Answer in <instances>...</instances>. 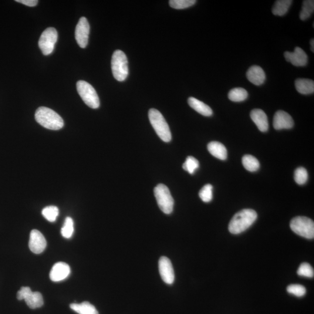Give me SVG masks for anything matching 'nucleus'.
<instances>
[{
  "instance_id": "1",
  "label": "nucleus",
  "mask_w": 314,
  "mask_h": 314,
  "mask_svg": "<svg viewBox=\"0 0 314 314\" xmlns=\"http://www.w3.org/2000/svg\"><path fill=\"white\" fill-rule=\"evenodd\" d=\"M257 214L251 209H245L234 215L229 225V231L232 234L238 235L247 230L254 224Z\"/></svg>"
},
{
  "instance_id": "2",
  "label": "nucleus",
  "mask_w": 314,
  "mask_h": 314,
  "mask_svg": "<svg viewBox=\"0 0 314 314\" xmlns=\"http://www.w3.org/2000/svg\"><path fill=\"white\" fill-rule=\"evenodd\" d=\"M35 119L40 126L50 130H60L64 126L63 119L58 114L45 107L36 110Z\"/></svg>"
},
{
  "instance_id": "3",
  "label": "nucleus",
  "mask_w": 314,
  "mask_h": 314,
  "mask_svg": "<svg viewBox=\"0 0 314 314\" xmlns=\"http://www.w3.org/2000/svg\"><path fill=\"white\" fill-rule=\"evenodd\" d=\"M148 117L151 126L158 136L165 142H170L172 139L171 132L163 115L159 111L151 109L148 112Z\"/></svg>"
},
{
  "instance_id": "4",
  "label": "nucleus",
  "mask_w": 314,
  "mask_h": 314,
  "mask_svg": "<svg viewBox=\"0 0 314 314\" xmlns=\"http://www.w3.org/2000/svg\"><path fill=\"white\" fill-rule=\"evenodd\" d=\"M111 69L114 78L123 82L129 75V67L126 56L123 51L116 50L113 54L111 60Z\"/></svg>"
},
{
  "instance_id": "5",
  "label": "nucleus",
  "mask_w": 314,
  "mask_h": 314,
  "mask_svg": "<svg viewBox=\"0 0 314 314\" xmlns=\"http://www.w3.org/2000/svg\"><path fill=\"white\" fill-rule=\"evenodd\" d=\"M76 88L79 96L87 106L93 109L100 107V99L95 89L90 84L83 80L76 83Z\"/></svg>"
},
{
  "instance_id": "6",
  "label": "nucleus",
  "mask_w": 314,
  "mask_h": 314,
  "mask_svg": "<svg viewBox=\"0 0 314 314\" xmlns=\"http://www.w3.org/2000/svg\"><path fill=\"white\" fill-rule=\"evenodd\" d=\"M154 195L162 211L170 214L173 211L174 200L167 186L159 184L154 188Z\"/></svg>"
},
{
  "instance_id": "7",
  "label": "nucleus",
  "mask_w": 314,
  "mask_h": 314,
  "mask_svg": "<svg viewBox=\"0 0 314 314\" xmlns=\"http://www.w3.org/2000/svg\"><path fill=\"white\" fill-rule=\"evenodd\" d=\"M290 228L295 234L307 239L314 238V223L306 217L294 218L290 224Z\"/></svg>"
},
{
  "instance_id": "8",
  "label": "nucleus",
  "mask_w": 314,
  "mask_h": 314,
  "mask_svg": "<svg viewBox=\"0 0 314 314\" xmlns=\"http://www.w3.org/2000/svg\"><path fill=\"white\" fill-rule=\"evenodd\" d=\"M57 39L58 33L55 28H49L43 32L39 39V46L44 55L48 56L52 53Z\"/></svg>"
},
{
  "instance_id": "9",
  "label": "nucleus",
  "mask_w": 314,
  "mask_h": 314,
  "mask_svg": "<svg viewBox=\"0 0 314 314\" xmlns=\"http://www.w3.org/2000/svg\"><path fill=\"white\" fill-rule=\"evenodd\" d=\"M90 25L85 17L79 19L75 29V39L81 48L84 49L88 44Z\"/></svg>"
},
{
  "instance_id": "10",
  "label": "nucleus",
  "mask_w": 314,
  "mask_h": 314,
  "mask_svg": "<svg viewBox=\"0 0 314 314\" xmlns=\"http://www.w3.org/2000/svg\"><path fill=\"white\" fill-rule=\"evenodd\" d=\"M158 268L164 282L168 285L172 284L175 281V272L170 259L166 256H161L158 261Z\"/></svg>"
},
{
  "instance_id": "11",
  "label": "nucleus",
  "mask_w": 314,
  "mask_h": 314,
  "mask_svg": "<svg viewBox=\"0 0 314 314\" xmlns=\"http://www.w3.org/2000/svg\"><path fill=\"white\" fill-rule=\"evenodd\" d=\"M29 246L30 251L36 254H39L45 251L47 242L45 236L38 230L30 232Z\"/></svg>"
},
{
  "instance_id": "12",
  "label": "nucleus",
  "mask_w": 314,
  "mask_h": 314,
  "mask_svg": "<svg viewBox=\"0 0 314 314\" xmlns=\"http://www.w3.org/2000/svg\"><path fill=\"white\" fill-rule=\"evenodd\" d=\"M273 126L276 130L290 129L294 126V121L288 113L279 110L273 117Z\"/></svg>"
},
{
  "instance_id": "13",
  "label": "nucleus",
  "mask_w": 314,
  "mask_h": 314,
  "mask_svg": "<svg viewBox=\"0 0 314 314\" xmlns=\"http://www.w3.org/2000/svg\"><path fill=\"white\" fill-rule=\"evenodd\" d=\"M284 56L287 62L291 63L294 66H305L308 63L307 54L298 47H296L294 52H285Z\"/></svg>"
},
{
  "instance_id": "14",
  "label": "nucleus",
  "mask_w": 314,
  "mask_h": 314,
  "mask_svg": "<svg viewBox=\"0 0 314 314\" xmlns=\"http://www.w3.org/2000/svg\"><path fill=\"white\" fill-rule=\"evenodd\" d=\"M70 269L68 264L59 262L54 265L50 273V278L53 282L63 281L69 276Z\"/></svg>"
},
{
  "instance_id": "15",
  "label": "nucleus",
  "mask_w": 314,
  "mask_h": 314,
  "mask_svg": "<svg viewBox=\"0 0 314 314\" xmlns=\"http://www.w3.org/2000/svg\"><path fill=\"white\" fill-rule=\"evenodd\" d=\"M251 117L253 122L262 132H266L269 129L268 117L264 111L260 109L251 111Z\"/></svg>"
},
{
  "instance_id": "16",
  "label": "nucleus",
  "mask_w": 314,
  "mask_h": 314,
  "mask_svg": "<svg viewBox=\"0 0 314 314\" xmlns=\"http://www.w3.org/2000/svg\"><path fill=\"white\" fill-rule=\"evenodd\" d=\"M246 75L250 82L256 86L261 85L266 79L264 70L259 66L255 65L250 67Z\"/></svg>"
},
{
  "instance_id": "17",
  "label": "nucleus",
  "mask_w": 314,
  "mask_h": 314,
  "mask_svg": "<svg viewBox=\"0 0 314 314\" xmlns=\"http://www.w3.org/2000/svg\"><path fill=\"white\" fill-rule=\"evenodd\" d=\"M188 104L197 113L205 117H210L213 114V111L208 105L202 102L200 100L195 99L194 97H190L188 99Z\"/></svg>"
},
{
  "instance_id": "18",
  "label": "nucleus",
  "mask_w": 314,
  "mask_h": 314,
  "mask_svg": "<svg viewBox=\"0 0 314 314\" xmlns=\"http://www.w3.org/2000/svg\"><path fill=\"white\" fill-rule=\"evenodd\" d=\"M208 150L212 155L221 160L227 158V150L224 145L218 141H211L208 144Z\"/></svg>"
},
{
  "instance_id": "19",
  "label": "nucleus",
  "mask_w": 314,
  "mask_h": 314,
  "mask_svg": "<svg viewBox=\"0 0 314 314\" xmlns=\"http://www.w3.org/2000/svg\"><path fill=\"white\" fill-rule=\"evenodd\" d=\"M295 87L297 91L300 94H307L314 93V82L308 79H298L296 80Z\"/></svg>"
},
{
  "instance_id": "20",
  "label": "nucleus",
  "mask_w": 314,
  "mask_h": 314,
  "mask_svg": "<svg viewBox=\"0 0 314 314\" xmlns=\"http://www.w3.org/2000/svg\"><path fill=\"white\" fill-rule=\"evenodd\" d=\"M70 307L79 314H99L96 307L87 302L80 304L72 303Z\"/></svg>"
},
{
  "instance_id": "21",
  "label": "nucleus",
  "mask_w": 314,
  "mask_h": 314,
  "mask_svg": "<svg viewBox=\"0 0 314 314\" xmlns=\"http://www.w3.org/2000/svg\"><path fill=\"white\" fill-rule=\"evenodd\" d=\"M292 0H278L276 1L272 8L273 15L282 16L288 12L292 4Z\"/></svg>"
},
{
  "instance_id": "22",
  "label": "nucleus",
  "mask_w": 314,
  "mask_h": 314,
  "mask_svg": "<svg viewBox=\"0 0 314 314\" xmlns=\"http://www.w3.org/2000/svg\"><path fill=\"white\" fill-rule=\"evenodd\" d=\"M25 301L32 309H36L41 307L44 304V300L42 294L39 292H32L25 299Z\"/></svg>"
},
{
  "instance_id": "23",
  "label": "nucleus",
  "mask_w": 314,
  "mask_h": 314,
  "mask_svg": "<svg viewBox=\"0 0 314 314\" xmlns=\"http://www.w3.org/2000/svg\"><path fill=\"white\" fill-rule=\"evenodd\" d=\"M242 164L246 170L250 172H255L260 167L258 160L251 155H245L242 158Z\"/></svg>"
},
{
  "instance_id": "24",
  "label": "nucleus",
  "mask_w": 314,
  "mask_h": 314,
  "mask_svg": "<svg viewBox=\"0 0 314 314\" xmlns=\"http://www.w3.org/2000/svg\"><path fill=\"white\" fill-rule=\"evenodd\" d=\"M248 93L245 89L238 87L232 89L228 94L229 99L234 102H242L248 99Z\"/></svg>"
},
{
  "instance_id": "25",
  "label": "nucleus",
  "mask_w": 314,
  "mask_h": 314,
  "mask_svg": "<svg viewBox=\"0 0 314 314\" xmlns=\"http://www.w3.org/2000/svg\"><path fill=\"white\" fill-rule=\"evenodd\" d=\"M314 11V1L306 0L303 2L302 10L300 13V18L302 21L310 18Z\"/></svg>"
},
{
  "instance_id": "26",
  "label": "nucleus",
  "mask_w": 314,
  "mask_h": 314,
  "mask_svg": "<svg viewBox=\"0 0 314 314\" xmlns=\"http://www.w3.org/2000/svg\"><path fill=\"white\" fill-rule=\"evenodd\" d=\"M42 215L47 221L55 222L59 215V209L56 206H49L43 209Z\"/></svg>"
},
{
  "instance_id": "27",
  "label": "nucleus",
  "mask_w": 314,
  "mask_h": 314,
  "mask_svg": "<svg viewBox=\"0 0 314 314\" xmlns=\"http://www.w3.org/2000/svg\"><path fill=\"white\" fill-rule=\"evenodd\" d=\"M198 167V161L196 158L192 156H188L183 164L184 170L188 171L190 174H193Z\"/></svg>"
},
{
  "instance_id": "28",
  "label": "nucleus",
  "mask_w": 314,
  "mask_h": 314,
  "mask_svg": "<svg viewBox=\"0 0 314 314\" xmlns=\"http://www.w3.org/2000/svg\"><path fill=\"white\" fill-rule=\"evenodd\" d=\"M196 2L195 0H171L170 5L172 8L182 9L190 7Z\"/></svg>"
},
{
  "instance_id": "29",
  "label": "nucleus",
  "mask_w": 314,
  "mask_h": 314,
  "mask_svg": "<svg viewBox=\"0 0 314 314\" xmlns=\"http://www.w3.org/2000/svg\"><path fill=\"white\" fill-rule=\"evenodd\" d=\"M74 231L73 219L70 217L65 219L62 229V235L63 238L69 239L72 237Z\"/></svg>"
},
{
  "instance_id": "30",
  "label": "nucleus",
  "mask_w": 314,
  "mask_h": 314,
  "mask_svg": "<svg viewBox=\"0 0 314 314\" xmlns=\"http://www.w3.org/2000/svg\"><path fill=\"white\" fill-rule=\"evenodd\" d=\"M212 190H213V187L210 184L205 185L201 189L200 192H199V196H200L202 201L209 202L212 200V198H213Z\"/></svg>"
},
{
  "instance_id": "31",
  "label": "nucleus",
  "mask_w": 314,
  "mask_h": 314,
  "mask_svg": "<svg viewBox=\"0 0 314 314\" xmlns=\"http://www.w3.org/2000/svg\"><path fill=\"white\" fill-rule=\"evenodd\" d=\"M308 172L305 168L300 167L296 169L295 172V181L300 185L305 184L308 180Z\"/></svg>"
},
{
  "instance_id": "32",
  "label": "nucleus",
  "mask_w": 314,
  "mask_h": 314,
  "mask_svg": "<svg viewBox=\"0 0 314 314\" xmlns=\"http://www.w3.org/2000/svg\"><path fill=\"white\" fill-rule=\"evenodd\" d=\"M287 291L293 295L301 298L306 295L307 290L305 286L301 285L293 284L289 285L287 288Z\"/></svg>"
},
{
  "instance_id": "33",
  "label": "nucleus",
  "mask_w": 314,
  "mask_h": 314,
  "mask_svg": "<svg viewBox=\"0 0 314 314\" xmlns=\"http://www.w3.org/2000/svg\"><path fill=\"white\" fill-rule=\"evenodd\" d=\"M298 274L301 276L307 277V278H313L314 275V269L312 266L308 263H303L298 270Z\"/></svg>"
},
{
  "instance_id": "34",
  "label": "nucleus",
  "mask_w": 314,
  "mask_h": 314,
  "mask_svg": "<svg viewBox=\"0 0 314 314\" xmlns=\"http://www.w3.org/2000/svg\"><path fill=\"white\" fill-rule=\"evenodd\" d=\"M32 292L29 287H22L17 293V299L19 300H25Z\"/></svg>"
},
{
  "instance_id": "35",
  "label": "nucleus",
  "mask_w": 314,
  "mask_h": 314,
  "mask_svg": "<svg viewBox=\"0 0 314 314\" xmlns=\"http://www.w3.org/2000/svg\"><path fill=\"white\" fill-rule=\"evenodd\" d=\"M16 1L29 6H35L38 3V0H16Z\"/></svg>"
},
{
  "instance_id": "36",
  "label": "nucleus",
  "mask_w": 314,
  "mask_h": 314,
  "mask_svg": "<svg viewBox=\"0 0 314 314\" xmlns=\"http://www.w3.org/2000/svg\"><path fill=\"white\" fill-rule=\"evenodd\" d=\"M311 45V50H312V52H314V39H312L310 42Z\"/></svg>"
}]
</instances>
